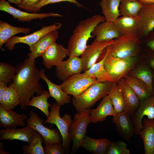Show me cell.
I'll list each match as a JSON object with an SVG mask.
<instances>
[{"label":"cell","mask_w":154,"mask_h":154,"mask_svg":"<svg viewBox=\"0 0 154 154\" xmlns=\"http://www.w3.org/2000/svg\"><path fill=\"white\" fill-rule=\"evenodd\" d=\"M16 68L12 84L19 95L21 109L25 110L34 94L39 96L43 90L39 83L41 78L40 71L36 67L35 60H31L28 57L19 63Z\"/></svg>","instance_id":"1"},{"label":"cell","mask_w":154,"mask_h":154,"mask_svg":"<svg viewBox=\"0 0 154 154\" xmlns=\"http://www.w3.org/2000/svg\"><path fill=\"white\" fill-rule=\"evenodd\" d=\"M105 21L103 16L96 15L80 21L68 41L67 55L81 56L87 45V41L92 38V33L94 28Z\"/></svg>","instance_id":"2"},{"label":"cell","mask_w":154,"mask_h":154,"mask_svg":"<svg viewBox=\"0 0 154 154\" xmlns=\"http://www.w3.org/2000/svg\"><path fill=\"white\" fill-rule=\"evenodd\" d=\"M113 82H96L90 85L79 96H73L72 104L77 112L90 109L97 102L108 95Z\"/></svg>","instance_id":"3"},{"label":"cell","mask_w":154,"mask_h":154,"mask_svg":"<svg viewBox=\"0 0 154 154\" xmlns=\"http://www.w3.org/2000/svg\"><path fill=\"white\" fill-rule=\"evenodd\" d=\"M50 111L47 119L43 123L55 124L57 127L62 138V145L65 152L68 153L72 141L69 132V127L72 121L71 116L64 114L61 117L60 115V106L56 102L50 107Z\"/></svg>","instance_id":"4"},{"label":"cell","mask_w":154,"mask_h":154,"mask_svg":"<svg viewBox=\"0 0 154 154\" xmlns=\"http://www.w3.org/2000/svg\"><path fill=\"white\" fill-rule=\"evenodd\" d=\"M137 58L135 56L124 58L113 57L110 52L104 60V66L115 82L128 76L134 68Z\"/></svg>","instance_id":"5"},{"label":"cell","mask_w":154,"mask_h":154,"mask_svg":"<svg viewBox=\"0 0 154 154\" xmlns=\"http://www.w3.org/2000/svg\"><path fill=\"white\" fill-rule=\"evenodd\" d=\"M90 109L81 112H77L74 115L69 129L72 141L71 153H74L77 151L86 136V128L90 123Z\"/></svg>","instance_id":"6"},{"label":"cell","mask_w":154,"mask_h":154,"mask_svg":"<svg viewBox=\"0 0 154 154\" xmlns=\"http://www.w3.org/2000/svg\"><path fill=\"white\" fill-rule=\"evenodd\" d=\"M140 42L139 37L122 35L110 46V52L114 57L124 58L135 56Z\"/></svg>","instance_id":"7"},{"label":"cell","mask_w":154,"mask_h":154,"mask_svg":"<svg viewBox=\"0 0 154 154\" xmlns=\"http://www.w3.org/2000/svg\"><path fill=\"white\" fill-rule=\"evenodd\" d=\"M43 122L38 114L31 111L29 117L26 119V125L38 132L43 137L45 144L62 143V138L60 131L55 128L50 129L45 127L43 124Z\"/></svg>","instance_id":"8"},{"label":"cell","mask_w":154,"mask_h":154,"mask_svg":"<svg viewBox=\"0 0 154 154\" xmlns=\"http://www.w3.org/2000/svg\"><path fill=\"white\" fill-rule=\"evenodd\" d=\"M97 82L98 81L96 79L80 73L71 76L60 85L64 93L77 97L90 85Z\"/></svg>","instance_id":"9"},{"label":"cell","mask_w":154,"mask_h":154,"mask_svg":"<svg viewBox=\"0 0 154 154\" xmlns=\"http://www.w3.org/2000/svg\"><path fill=\"white\" fill-rule=\"evenodd\" d=\"M146 116L150 119H154V94L140 101L139 106L130 116L135 133L139 135L143 128L142 119Z\"/></svg>","instance_id":"10"},{"label":"cell","mask_w":154,"mask_h":154,"mask_svg":"<svg viewBox=\"0 0 154 154\" xmlns=\"http://www.w3.org/2000/svg\"><path fill=\"white\" fill-rule=\"evenodd\" d=\"M62 26L61 23H56L51 25L44 26L40 30L28 35L22 37L13 36L7 40L5 46L10 50H13L15 45L18 43L25 44L30 47L44 35L52 31L58 30Z\"/></svg>","instance_id":"11"},{"label":"cell","mask_w":154,"mask_h":154,"mask_svg":"<svg viewBox=\"0 0 154 154\" xmlns=\"http://www.w3.org/2000/svg\"><path fill=\"white\" fill-rule=\"evenodd\" d=\"M114 40L112 39L93 42L91 44L87 45L81 55L82 71H87L95 63L104 49L112 44Z\"/></svg>","instance_id":"12"},{"label":"cell","mask_w":154,"mask_h":154,"mask_svg":"<svg viewBox=\"0 0 154 154\" xmlns=\"http://www.w3.org/2000/svg\"><path fill=\"white\" fill-rule=\"evenodd\" d=\"M0 10L10 14L14 19H17V21L23 22L30 21L37 19H41L49 17H63L61 15L52 12L32 13L24 12L12 6L5 0H0Z\"/></svg>","instance_id":"13"},{"label":"cell","mask_w":154,"mask_h":154,"mask_svg":"<svg viewBox=\"0 0 154 154\" xmlns=\"http://www.w3.org/2000/svg\"><path fill=\"white\" fill-rule=\"evenodd\" d=\"M69 57L68 59L62 62L55 68L57 78L63 81L82 71V65L81 58L74 56Z\"/></svg>","instance_id":"14"},{"label":"cell","mask_w":154,"mask_h":154,"mask_svg":"<svg viewBox=\"0 0 154 154\" xmlns=\"http://www.w3.org/2000/svg\"><path fill=\"white\" fill-rule=\"evenodd\" d=\"M112 120L119 136L129 141L135 133L130 116L123 111L113 117Z\"/></svg>","instance_id":"15"},{"label":"cell","mask_w":154,"mask_h":154,"mask_svg":"<svg viewBox=\"0 0 154 154\" xmlns=\"http://www.w3.org/2000/svg\"><path fill=\"white\" fill-rule=\"evenodd\" d=\"M66 55L67 49L56 42L51 45L43 54L42 57L43 64L46 68L50 69L62 62Z\"/></svg>","instance_id":"16"},{"label":"cell","mask_w":154,"mask_h":154,"mask_svg":"<svg viewBox=\"0 0 154 154\" xmlns=\"http://www.w3.org/2000/svg\"><path fill=\"white\" fill-rule=\"evenodd\" d=\"M35 131L28 125L21 129L5 128L0 130V140H18L26 142L29 145L33 139Z\"/></svg>","instance_id":"17"},{"label":"cell","mask_w":154,"mask_h":154,"mask_svg":"<svg viewBox=\"0 0 154 154\" xmlns=\"http://www.w3.org/2000/svg\"><path fill=\"white\" fill-rule=\"evenodd\" d=\"M59 37L57 30L52 31L46 34L29 47L30 52L27 55L33 61L39 57H42L44 52Z\"/></svg>","instance_id":"18"},{"label":"cell","mask_w":154,"mask_h":154,"mask_svg":"<svg viewBox=\"0 0 154 154\" xmlns=\"http://www.w3.org/2000/svg\"><path fill=\"white\" fill-rule=\"evenodd\" d=\"M117 114L108 95L105 96L95 109H90V123H96L104 121L108 116L114 117Z\"/></svg>","instance_id":"19"},{"label":"cell","mask_w":154,"mask_h":154,"mask_svg":"<svg viewBox=\"0 0 154 154\" xmlns=\"http://www.w3.org/2000/svg\"><path fill=\"white\" fill-rule=\"evenodd\" d=\"M137 17L140 36H145L154 29V4H143Z\"/></svg>","instance_id":"20"},{"label":"cell","mask_w":154,"mask_h":154,"mask_svg":"<svg viewBox=\"0 0 154 154\" xmlns=\"http://www.w3.org/2000/svg\"><path fill=\"white\" fill-rule=\"evenodd\" d=\"M109 52L110 46L105 48L102 52V58L100 60L96 62L88 70L83 73L87 76L96 79L98 82H116L104 66V60Z\"/></svg>","instance_id":"21"},{"label":"cell","mask_w":154,"mask_h":154,"mask_svg":"<svg viewBox=\"0 0 154 154\" xmlns=\"http://www.w3.org/2000/svg\"><path fill=\"white\" fill-rule=\"evenodd\" d=\"M117 82L123 95L124 104V111L131 116L139 106L140 101L133 90L125 82L123 78Z\"/></svg>","instance_id":"22"},{"label":"cell","mask_w":154,"mask_h":154,"mask_svg":"<svg viewBox=\"0 0 154 154\" xmlns=\"http://www.w3.org/2000/svg\"><path fill=\"white\" fill-rule=\"evenodd\" d=\"M92 35V38H96L94 42L115 39L121 35L113 22L106 21L97 25Z\"/></svg>","instance_id":"23"},{"label":"cell","mask_w":154,"mask_h":154,"mask_svg":"<svg viewBox=\"0 0 154 154\" xmlns=\"http://www.w3.org/2000/svg\"><path fill=\"white\" fill-rule=\"evenodd\" d=\"M27 117L24 114H19L12 110L5 109L0 106V127L5 128H15L26 125Z\"/></svg>","instance_id":"24"},{"label":"cell","mask_w":154,"mask_h":154,"mask_svg":"<svg viewBox=\"0 0 154 154\" xmlns=\"http://www.w3.org/2000/svg\"><path fill=\"white\" fill-rule=\"evenodd\" d=\"M113 23L121 35H131L140 36L139 25L137 16H122L118 18Z\"/></svg>","instance_id":"25"},{"label":"cell","mask_w":154,"mask_h":154,"mask_svg":"<svg viewBox=\"0 0 154 154\" xmlns=\"http://www.w3.org/2000/svg\"><path fill=\"white\" fill-rule=\"evenodd\" d=\"M139 135L142 139L145 154H154V119H144Z\"/></svg>","instance_id":"26"},{"label":"cell","mask_w":154,"mask_h":154,"mask_svg":"<svg viewBox=\"0 0 154 154\" xmlns=\"http://www.w3.org/2000/svg\"><path fill=\"white\" fill-rule=\"evenodd\" d=\"M40 75L46 83L50 97L54 99L58 104L62 106L70 102L71 96L63 91L60 85L56 84L50 81L46 76L43 69L40 71Z\"/></svg>","instance_id":"27"},{"label":"cell","mask_w":154,"mask_h":154,"mask_svg":"<svg viewBox=\"0 0 154 154\" xmlns=\"http://www.w3.org/2000/svg\"><path fill=\"white\" fill-rule=\"evenodd\" d=\"M110 142L107 138L94 139L86 135L80 147L94 154H106Z\"/></svg>","instance_id":"28"},{"label":"cell","mask_w":154,"mask_h":154,"mask_svg":"<svg viewBox=\"0 0 154 154\" xmlns=\"http://www.w3.org/2000/svg\"><path fill=\"white\" fill-rule=\"evenodd\" d=\"M120 0H101L100 5L105 21L114 22L121 15Z\"/></svg>","instance_id":"29"},{"label":"cell","mask_w":154,"mask_h":154,"mask_svg":"<svg viewBox=\"0 0 154 154\" xmlns=\"http://www.w3.org/2000/svg\"><path fill=\"white\" fill-rule=\"evenodd\" d=\"M31 31V29L29 28L14 27L0 20V49H2L3 44L11 37L19 33L27 34L29 33Z\"/></svg>","instance_id":"30"},{"label":"cell","mask_w":154,"mask_h":154,"mask_svg":"<svg viewBox=\"0 0 154 154\" xmlns=\"http://www.w3.org/2000/svg\"><path fill=\"white\" fill-rule=\"evenodd\" d=\"M123 78L125 82L133 90L140 101L153 94L145 84L140 79L129 75Z\"/></svg>","instance_id":"31"},{"label":"cell","mask_w":154,"mask_h":154,"mask_svg":"<svg viewBox=\"0 0 154 154\" xmlns=\"http://www.w3.org/2000/svg\"><path fill=\"white\" fill-rule=\"evenodd\" d=\"M138 78L143 82L150 91L154 94L153 86V74L148 66L142 64L133 69L128 75Z\"/></svg>","instance_id":"32"},{"label":"cell","mask_w":154,"mask_h":154,"mask_svg":"<svg viewBox=\"0 0 154 154\" xmlns=\"http://www.w3.org/2000/svg\"><path fill=\"white\" fill-rule=\"evenodd\" d=\"M108 95L117 114L124 111V104L123 95L118 86L117 82L112 83Z\"/></svg>","instance_id":"33"},{"label":"cell","mask_w":154,"mask_h":154,"mask_svg":"<svg viewBox=\"0 0 154 154\" xmlns=\"http://www.w3.org/2000/svg\"><path fill=\"white\" fill-rule=\"evenodd\" d=\"M143 6V4L137 0H120V14L123 16L136 17Z\"/></svg>","instance_id":"34"},{"label":"cell","mask_w":154,"mask_h":154,"mask_svg":"<svg viewBox=\"0 0 154 154\" xmlns=\"http://www.w3.org/2000/svg\"><path fill=\"white\" fill-rule=\"evenodd\" d=\"M50 97L48 91L43 90L39 96H33L32 99L29 101L27 105L36 107L48 117L49 114L48 109L51 106L48 101V98Z\"/></svg>","instance_id":"35"},{"label":"cell","mask_w":154,"mask_h":154,"mask_svg":"<svg viewBox=\"0 0 154 154\" xmlns=\"http://www.w3.org/2000/svg\"><path fill=\"white\" fill-rule=\"evenodd\" d=\"M20 101L19 95L10 83L7 88L0 106L7 110H12Z\"/></svg>","instance_id":"36"},{"label":"cell","mask_w":154,"mask_h":154,"mask_svg":"<svg viewBox=\"0 0 154 154\" xmlns=\"http://www.w3.org/2000/svg\"><path fill=\"white\" fill-rule=\"evenodd\" d=\"M44 138L37 131H35L34 135L31 143L24 145L22 148L24 154H45L42 143Z\"/></svg>","instance_id":"37"},{"label":"cell","mask_w":154,"mask_h":154,"mask_svg":"<svg viewBox=\"0 0 154 154\" xmlns=\"http://www.w3.org/2000/svg\"><path fill=\"white\" fill-rule=\"evenodd\" d=\"M16 72V68L4 62L0 63V82L7 84L12 83L13 78Z\"/></svg>","instance_id":"38"},{"label":"cell","mask_w":154,"mask_h":154,"mask_svg":"<svg viewBox=\"0 0 154 154\" xmlns=\"http://www.w3.org/2000/svg\"><path fill=\"white\" fill-rule=\"evenodd\" d=\"M130 153L126 143L122 141H118L110 142L106 154H129Z\"/></svg>","instance_id":"39"},{"label":"cell","mask_w":154,"mask_h":154,"mask_svg":"<svg viewBox=\"0 0 154 154\" xmlns=\"http://www.w3.org/2000/svg\"><path fill=\"white\" fill-rule=\"evenodd\" d=\"M67 1L74 3L79 7H84L76 0H43L38 4L25 10L29 13H36L39 11L43 7L49 4L54 3L61 2Z\"/></svg>","instance_id":"40"},{"label":"cell","mask_w":154,"mask_h":154,"mask_svg":"<svg viewBox=\"0 0 154 154\" xmlns=\"http://www.w3.org/2000/svg\"><path fill=\"white\" fill-rule=\"evenodd\" d=\"M44 150L46 154H64L65 153L62 143L45 144Z\"/></svg>","instance_id":"41"},{"label":"cell","mask_w":154,"mask_h":154,"mask_svg":"<svg viewBox=\"0 0 154 154\" xmlns=\"http://www.w3.org/2000/svg\"><path fill=\"white\" fill-rule=\"evenodd\" d=\"M43 0H21L20 4L17 5L18 7L25 10L40 3Z\"/></svg>","instance_id":"42"},{"label":"cell","mask_w":154,"mask_h":154,"mask_svg":"<svg viewBox=\"0 0 154 154\" xmlns=\"http://www.w3.org/2000/svg\"><path fill=\"white\" fill-rule=\"evenodd\" d=\"M7 84L0 82V103L2 101L4 95L8 87Z\"/></svg>","instance_id":"43"},{"label":"cell","mask_w":154,"mask_h":154,"mask_svg":"<svg viewBox=\"0 0 154 154\" xmlns=\"http://www.w3.org/2000/svg\"><path fill=\"white\" fill-rule=\"evenodd\" d=\"M143 4H154V0H137Z\"/></svg>","instance_id":"44"},{"label":"cell","mask_w":154,"mask_h":154,"mask_svg":"<svg viewBox=\"0 0 154 154\" xmlns=\"http://www.w3.org/2000/svg\"><path fill=\"white\" fill-rule=\"evenodd\" d=\"M147 44L150 49L154 50V40L148 42L147 43Z\"/></svg>","instance_id":"45"},{"label":"cell","mask_w":154,"mask_h":154,"mask_svg":"<svg viewBox=\"0 0 154 154\" xmlns=\"http://www.w3.org/2000/svg\"><path fill=\"white\" fill-rule=\"evenodd\" d=\"M21 0H7V1L9 2L14 3L15 5H19L20 3Z\"/></svg>","instance_id":"46"},{"label":"cell","mask_w":154,"mask_h":154,"mask_svg":"<svg viewBox=\"0 0 154 154\" xmlns=\"http://www.w3.org/2000/svg\"><path fill=\"white\" fill-rule=\"evenodd\" d=\"M150 66L154 70V58H153L150 60L149 62Z\"/></svg>","instance_id":"47"},{"label":"cell","mask_w":154,"mask_h":154,"mask_svg":"<svg viewBox=\"0 0 154 154\" xmlns=\"http://www.w3.org/2000/svg\"><path fill=\"white\" fill-rule=\"evenodd\" d=\"M0 154H9L8 152L5 151L3 149H0Z\"/></svg>","instance_id":"48"},{"label":"cell","mask_w":154,"mask_h":154,"mask_svg":"<svg viewBox=\"0 0 154 154\" xmlns=\"http://www.w3.org/2000/svg\"><path fill=\"white\" fill-rule=\"evenodd\" d=\"M153 86H154V88H153V89L154 90V84H153Z\"/></svg>","instance_id":"49"}]
</instances>
